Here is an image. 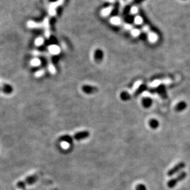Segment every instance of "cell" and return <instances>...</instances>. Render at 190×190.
I'll return each mask as SVG.
<instances>
[{"label": "cell", "mask_w": 190, "mask_h": 190, "mask_svg": "<svg viewBox=\"0 0 190 190\" xmlns=\"http://www.w3.org/2000/svg\"><path fill=\"white\" fill-rule=\"evenodd\" d=\"M39 178V175L37 174L29 175L26 177L23 180H20L16 183V190H24L26 187L29 185H31L35 183Z\"/></svg>", "instance_id": "6da1fadb"}, {"label": "cell", "mask_w": 190, "mask_h": 190, "mask_svg": "<svg viewBox=\"0 0 190 190\" xmlns=\"http://www.w3.org/2000/svg\"><path fill=\"white\" fill-rule=\"evenodd\" d=\"M187 176V174L185 172H181L179 175H177L175 178L171 179L167 182V187L169 188H173L175 187H176V185L177 183L180 182L182 180H183Z\"/></svg>", "instance_id": "7a4b0ae2"}, {"label": "cell", "mask_w": 190, "mask_h": 190, "mask_svg": "<svg viewBox=\"0 0 190 190\" xmlns=\"http://www.w3.org/2000/svg\"><path fill=\"white\" fill-rule=\"evenodd\" d=\"M185 167L186 165L184 162H179L167 172V175L168 176H172L173 175H174L178 172H180L181 170H183V168H185Z\"/></svg>", "instance_id": "3957f363"}, {"label": "cell", "mask_w": 190, "mask_h": 190, "mask_svg": "<svg viewBox=\"0 0 190 190\" xmlns=\"http://www.w3.org/2000/svg\"><path fill=\"white\" fill-rule=\"evenodd\" d=\"M150 90L154 91V92L157 93L159 94V96L162 97L164 99H166L167 97V90L166 88V86L164 85H160L157 87L155 88L154 89H151Z\"/></svg>", "instance_id": "277c9868"}, {"label": "cell", "mask_w": 190, "mask_h": 190, "mask_svg": "<svg viewBox=\"0 0 190 190\" xmlns=\"http://www.w3.org/2000/svg\"><path fill=\"white\" fill-rule=\"evenodd\" d=\"M90 135V132L88 131H81L79 132L75 133L73 137V139H74L76 141H81L83 140H85L86 138H88Z\"/></svg>", "instance_id": "5b68a950"}, {"label": "cell", "mask_w": 190, "mask_h": 190, "mask_svg": "<svg viewBox=\"0 0 190 190\" xmlns=\"http://www.w3.org/2000/svg\"><path fill=\"white\" fill-rule=\"evenodd\" d=\"M81 90L83 91V92L87 94H93L96 93L98 89L96 86H94L92 85H83V86L81 87Z\"/></svg>", "instance_id": "8992f818"}, {"label": "cell", "mask_w": 190, "mask_h": 190, "mask_svg": "<svg viewBox=\"0 0 190 190\" xmlns=\"http://www.w3.org/2000/svg\"><path fill=\"white\" fill-rule=\"evenodd\" d=\"M188 107L187 103L184 101H181L178 102L175 106V110L176 112H181L184 111Z\"/></svg>", "instance_id": "52a82bcc"}, {"label": "cell", "mask_w": 190, "mask_h": 190, "mask_svg": "<svg viewBox=\"0 0 190 190\" xmlns=\"http://www.w3.org/2000/svg\"><path fill=\"white\" fill-rule=\"evenodd\" d=\"M142 105L145 108H149L153 105V99L149 97H145L142 99Z\"/></svg>", "instance_id": "ba28073f"}, {"label": "cell", "mask_w": 190, "mask_h": 190, "mask_svg": "<svg viewBox=\"0 0 190 190\" xmlns=\"http://www.w3.org/2000/svg\"><path fill=\"white\" fill-rule=\"evenodd\" d=\"M148 90V87H147V85L145 84H142L139 87H138L136 90L135 92H134V96H138V95L141 94L142 93H143L144 92H145L146 90Z\"/></svg>", "instance_id": "9c48e42d"}, {"label": "cell", "mask_w": 190, "mask_h": 190, "mask_svg": "<svg viewBox=\"0 0 190 190\" xmlns=\"http://www.w3.org/2000/svg\"><path fill=\"white\" fill-rule=\"evenodd\" d=\"M110 22L114 25L119 26L122 24V19L119 16H113L110 19Z\"/></svg>", "instance_id": "30bf717a"}, {"label": "cell", "mask_w": 190, "mask_h": 190, "mask_svg": "<svg viewBox=\"0 0 190 190\" xmlns=\"http://www.w3.org/2000/svg\"><path fill=\"white\" fill-rule=\"evenodd\" d=\"M149 126L152 129H157L159 127V122L156 119H151L148 122Z\"/></svg>", "instance_id": "8fae6325"}, {"label": "cell", "mask_w": 190, "mask_h": 190, "mask_svg": "<svg viewBox=\"0 0 190 190\" xmlns=\"http://www.w3.org/2000/svg\"><path fill=\"white\" fill-rule=\"evenodd\" d=\"M113 10V6H108L107 7L103 8L101 11V14L103 17H107L109 16Z\"/></svg>", "instance_id": "7c38bea8"}, {"label": "cell", "mask_w": 190, "mask_h": 190, "mask_svg": "<svg viewBox=\"0 0 190 190\" xmlns=\"http://www.w3.org/2000/svg\"><path fill=\"white\" fill-rule=\"evenodd\" d=\"M2 91H3V92L5 94H10L12 93L13 88L10 85L3 84L2 86Z\"/></svg>", "instance_id": "4fadbf2b"}, {"label": "cell", "mask_w": 190, "mask_h": 190, "mask_svg": "<svg viewBox=\"0 0 190 190\" xmlns=\"http://www.w3.org/2000/svg\"><path fill=\"white\" fill-rule=\"evenodd\" d=\"M59 141H63V142H69V143H71V142H72L73 141V137L69 135H64L61 136H60L59 138Z\"/></svg>", "instance_id": "5bb4252c"}, {"label": "cell", "mask_w": 190, "mask_h": 190, "mask_svg": "<svg viewBox=\"0 0 190 190\" xmlns=\"http://www.w3.org/2000/svg\"><path fill=\"white\" fill-rule=\"evenodd\" d=\"M120 97L122 100L124 101H128L129 99H130L132 98V96L130 94H129L127 92H122L120 94Z\"/></svg>", "instance_id": "9a60e30c"}, {"label": "cell", "mask_w": 190, "mask_h": 190, "mask_svg": "<svg viewBox=\"0 0 190 190\" xmlns=\"http://www.w3.org/2000/svg\"><path fill=\"white\" fill-rule=\"evenodd\" d=\"M48 48H49V50H50V51L51 52V53H52L54 54H58L59 53V51H60L59 47L57 45H50Z\"/></svg>", "instance_id": "2e32d148"}, {"label": "cell", "mask_w": 190, "mask_h": 190, "mask_svg": "<svg viewBox=\"0 0 190 190\" xmlns=\"http://www.w3.org/2000/svg\"><path fill=\"white\" fill-rule=\"evenodd\" d=\"M142 22H143V19H142V17H141L140 16H136V17H135V18H134V23L137 25L142 24Z\"/></svg>", "instance_id": "e0dca14e"}, {"label": "cell", "mask_w": 190, "mask_h": 190, "mask_svg": "<svg viewBox=\"0 0 190 190\" xmlns=\"http://www.w3.org/2000/svg\"><path fill=\"white\" fill-rule=\"evenodd\" d=\"M131 33L134 37H137L138 36H140V35L141 34V32L140 30L138 29H132L131 30Z\"/></svg>", "instance_id": "ac0fdd59"}, {"label": "cell", "mask_w": 190, "mask_h": 190, "mask_svg": "<svg viewBox=\"0 0 190 190\" xmlns=\"http://www.w3.org/2000/svg\"><path fill=\"white\" fill-rule=\"evenodd\" d=\"M135 189L136 190H146L147 188H146V187L144 184L140 183V184H138L136 186V188H135Z\"/></svg>", "instance_id": "d6986e66"}, {"label": "cell", "mask_w": 190, "mask_h": 190, "mask_svg": "<svg viewBox=\"0 0 190 190\" xmlns=\"http://www.w3.org/2000/svg\"><path fill=\"white\" fill-rule=\"evenodd\" d=\"M94 58H95V59H96V60H101L102 58V53H101L100 51H98L97 53L95 54Z\"/></svg>", "instance_id": "ffe728a7"}, {"label": "cell", "mask_w": 190, "mask_h": 190, "mask_svg": "<svg viewBox=\"0 0 190 190\" xmlns=\"http://www.w3.org/2000/svg\"><path fill=\"white\" fill-rule=\"evenodd\" d=\"M138 11V9L136 6H133L130 8V13L132 14H136Z\"/></svg>", "instance_id": "44dd1931"}, {"label": "cell", "mask_w": 190, "mask_h": 190, "mask_svg": "<svg viewBox=\"0 0 190 190\" xmlns=\"http://www.w3.org/2000/svg\"><path fill=\"white\" fill-rule=\"evenodd\" d=\"M124 27L126 29V30H132L133 29V26L128 23H125L124 24Z\"/></svg>", "instance_id": "7402d4cb"}, {"label": "cell", "mask_w": 190, "mask_h": 190, "mask_svg": "<svg viewBox=\"0 0 190 190\" xmlns=\"http://www.w3.org/2000/svg\"><path fill=\"white\" fill-rule=\"evenodd\" d=\"M43 42H44V40H43L42 38H38L37 40V44L38 45H41L43 43Z\"/></svg>", "instance_id": "603a6c76"}, {"label": "cell", "mask_w": 190, "mask_h": 190, "mask_svg": "<svg viewBox=\"0 0 190 190\" xmlns=\"http://www.w3.org/2000/svg\"><path fill=\"white\" fill-rule=\"evenodd\" d=\"M105 1L108 2V3H113L115 2V0H105Z\"/></svg>", "instance_id": "cb8c5ba5"}, {"label": "cell", "mask_w": 190, "mask_h": 190, "mask_svg": "<svg viewBox=\"0 0 190 190\" xmlns=\"http://www.w3.org/2000/svg\"><path fill=\"white\" fill-rule=\"evenodd\" d=\"M52 190H57L56 189H52Z\"/></svg>", "instance_id": "d4e9b609"}, {"label": "cell", "mask_w": 190, "mask_h": 190, "mask_svg": "<svg viewBox=\"0 0 190 190\" xmlns=\"http://www.w3.org/2000/svg\"><path fill=\"white\" fill-rule=\"evenodd\" d=\"M128 1H132V0H128Z\"/></svg>", "instance_id": "484cf974"}]
</instances>
